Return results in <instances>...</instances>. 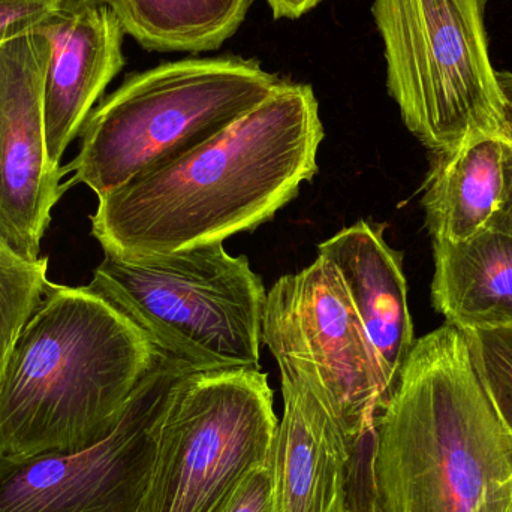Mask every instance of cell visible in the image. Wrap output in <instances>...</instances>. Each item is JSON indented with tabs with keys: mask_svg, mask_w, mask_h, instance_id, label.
<instances>
[{
	"mask_svg": "<svg viewBox=\"0 0 512 512\" xmlns=\"http://www.w3.org/2000/svg\"><path fill=\"white\" fill-rule=\"evenodd\" d=\"M322 140L312 86L282 81L213 140L99 197L92 236L135 261L254 231L316 176Z\"/></svg>",
	"mask_w": 512,
	"mask_h": 512,
	"instance_id": "1",
	"label": "cell"
},
{
	"mask_svg": "<svg viewBox=\"0 0 512 512\" xmlns=\"http://www.w3.org/2000/svg\"><path fill=\"white\" fill-rule=\"evenodd\" d=\"M376 441L373 512H512V438L459 328L415 340Z\"/></svg>",
	"mask_w": 512,
	"mask_h": 512,
	"instance_id": "2",
	"label": "cell"
},
{
	"mask_svg": "<svg viewBox=\"0 0 512 512\" xmlns=\"http://www.w3.org/2000/svg\"><path fill=\"white\" fill-rule=\"evenodd\" d=\"M156 355L146 334L89 286L51 283L0 378V460L104 441Z\"/></svg>",
	"mask_w": 512,
	"mask_h": 512,
	"instance_id": "3",
	"label": "cell"
},
{
	"mask_svg": "<svg viewBox=\"0 0 512 512\" xmlns=\"http://www.w3.org/2000/svg\"><path fill=\"white\" fill-rule=\"evenodd\" d=\"M256 60L236 56L179 60L129 75L81 129L78 155L65 165L69 186L108 194L165 167L230 128L282 83Z\"/></svg>",
	"mask_w": 512,
	"mask_h": 512,
	"instance_id": "4",
	"label": "cell"
},
{
	"mask_svg": "<svg viewBox=\"0 0 512 512\" xmlns=\"http://www.w3.org/2000/svg\"><path fill=\"white\" fill-rule=\"evenodd\" d=\"M87 286L194 372L261 369L267 291L224 243L135 261L105 255Z\"/></svg>",
	"mask_w": 512,
	"mask_h": 512,
	"instance_id": "5",
	"label": "cell"
},
{
	"mask_svg": "<svg viewBox=\"0 0 512 512\" xmlns=\"http://www.w3.org/2000/svg\"><path fill=\"white\" fill-rule=\"evenodd\" d=\"M387 89L403 123L436 155L475 135L512 141L489 54L484 0H373Z\"/></svg>",
	"mask_w": 512,
	"mask_h": 512,
	"instance_id": "6",
	"label": "cell"
},
{
	"mask_svg": "<svg viewBox=\"0 0 512 512\" xmlns=\"http://www.w3.org/2000/svg\"><path fill=\"white\" fill-rule=\"evenodd\" d=\"M279 420L267 373L189 372L168 408L141 512H219L271 459Z\"/></svg>",
	"mask_w": 512,
	"mask_h": 512,
	"instance_id": "7",
	"label": "cell"
},
{
	"mask_svg": "<svg viewBox=\"0 0 512 512\" xmlns=\"http://www.w3.org/2000/svg\"><path fill=\"white\" fill-rule=\"evenodd\" d=\"M262 343L279 369L297 370L330 408L346 447L376 429L393 394L339 271L324 256L276 280Z\"/></svg>",
	"mask_w": 512,
	"mask_h": 512,
	"instance_id": "8",
	"label": "cell"
},
{
	"mask_svg": "<svg viewBox=\"0 0 512 512\" xmlns=\"http://www.w3.org/2000/svg\"><path fill=\"white\" fill-rule=\"evenodd\" d=\"M189 372L158 352L104 441L78 453L0 460V512H141L168 408Z\"/></svg>",
	"mask_w": 512,
	"mask_h": 512,
	"instance_id": "9",
	"label": "cell"
},
{
	"mask_svg": "<svg viewBox=\"0 0 512 512\" xmlns=\"http://www.w3.org/2000/svg\"><path fill=\"white\" fill-rule=\"evenodd\" d=\"M47 39L39 30L0 47V243L38 259L51 212L69 183L45 146L42 90Z\"/></svg>",
	"mask_w": 512,
	"mask_h": 512,
	"instance_id": "10",
	"label": "cell"
},
{
	"mask_svg": "<svg viewBox=\"0 0 512 512\" xmlns=\"http://www.w3.org/2000/svg\"><path fill=\"white\" fill-rule=\"evenodd\" d=\"M39 32L50 54L42 90L45 146L53 167H62L69 144L108 84L125 66V30L108 3L66 0Z\"/></svg>",
	"mask_w": 512,
	"mask_h": 512,
	"instance_id": "11",
	"label": "cell"
},
{
	"mask_svg": "<svg viewBox=\"0 0 512 512\" xmlns=\"http://www.w3.org/2000/svg\"><path fill=\"white\" fill-rule=\"evenodd\" d=\"M279 370L283 415L271 451L274 512H346L342 429L300 372Z\"/></svg>",
	"mask_w": 512,
	"mask_h": 512,
	"instance_id": "12",
	"label": "cell"
},
{
	"mask_svg": "<svg viewBox=\"0 0 512 512\" xmlns=\"http://www.w3.org/2000/svg\"><path fill=\"white\" fill-rule=\"evenodd\" d=\"M385 225L358 221L318 246L339 271L391 387L415 345L403 258L384 239Z\"/></svg>",
	"mask_w": 512,
	"mask_h": 512,
	"instance_id": "13",
	"label": "cell"
},
{
	"mask_svg": "<svg viewBox=\"0 0 512 512\" xmlns=\"http://www.w3.org/2000/svg\"><path fill=\"white\" fill-rule=\"evenodd\" d=\"M512 141L475 135L438 155L421 204L432 240L465 242L489 228L508 195Z\"/></svg>",
	"mask_w": 512,
	"mask_h": 512,
	"instance_id": "14",
	"label": "cell"
},
{
	"mask_svg": "<svg viewBox=\"0 0 512 512\" xmlns=\"http://www.w3.org/2000/svg\"><path fill=\"white\" fill-rule=\"evenodd\" d=\"M432 304L462 331L512 325V234L490 225L465 242L433 240Z\"/></svg>",
	"mask_w": 512,
	"mask_h": 512,
	"instance_id": "15",
	"label": "cell"
},
{
	"mask_svg": "<svg viewBox=\"0 0 512 512\" xmlns=\"http://www.w3.org/2000/svg\"><path fill=\"white\" fill-rule=\"evenodd\" d=\"M252 0H111L126 35L150 51L216 50L236 35Z\"/></svg>",
	"mask_w": 512,
	"mask_h": 512,
	"instance_id": "16",
	"label": "cell"
},
{
	"mask_svg": "<svg viewBox=\"0 0 512 512\" xmlns=\"http://www.w3.org/2000/svg\"><path fill=\"white\" fill-rule=\"evenodd\" d=\"M50 286L48 258H24L0 243V378L15 342Z\"/></svg>",
	"mask_w": 512,
	"mask_h": 512,
	"instance_id": "17",
	"label": "cell"
},
{
	"mask_svg": "<svg viewBox=\"0 0 512 512\" xmlns=\"http://www.w3.org/2000/svg\"><path fill=\"white\" fill-rule=\"evenodd\" d=\"M463 333L478 378L512 438V325Z\"/></svg>",
	"mask_w": 512,
	"mask_h": 512,
	"instance_id": "18",
	"label": "cell"
},
{
	"mask_svg": "<svg viewBox=\"0 0 512 512\" xmlns=\"http://www.w3.org/2000/svg\"><path fill=\"white\" fill-rule=\"evenodd\" d=\"M376 429L348 445L345 468V511L373 512L375 508Z\"/></svg>",
	"mask_w": 512,
	"mask_h": 512,
	"instance_id": "19",
	"label": "cell"
},
{
	"mask_svg": "<svg viewBox=\"0 0 512 512\" xmlns=\"http://www.w3.org/2000/svg\"><path fill=\"white\" fill-rule=\"evenodd\" d=\"M66 0H0V47L38 30Z\"/></svg>",
	"mask_w": 512,
	"mask_h": 512,
	"instance_id": "20",
	"label": "cell"
},
{
	"mask_svg": "<svg viewBox=\"0 0 512 512\" xmlns=\"http://www.w3.org/2000/svg\"><path fill=\"white\" fill-rule=\"evenodd\" d=\"M219 512H274L271 459L252 469Z\"/></svg>",
	"mask_w": 512,
	"mask_h": 512,
	"instance_id": "21",
	"label": "cell"
},
{
	"mask_svg": "<svg viewBox=\"0 0 512 512\" xmlns=\"http://www.w3.org/2000/svg\"><path fill=\"white\" fill-rule=\"evenodd\" d=\"M322 2L324 0H267L276 20H280V18L297 20L315 9L316 6L321 5Z\"/></svg>",
	"mask_w": 512,
	"mask_h": 512,
	"instance_id": "22",
	"label": "cell"
},
{
	"mask_svg": "<svg viewBox=\"0 0 512 512\" xmlns=\"http://www.w3.org/2000/svg\"><path fill=\"white\" fill-rule=\"evenodd\" d=\"M495 227L502 228V230L510 231L512 234V156L510 164V176H508V195L505 201L504 209L499 213L498 218L493 221Z\"/></svg>",
	"mask_w": 512,
	"mask_h": 512,
	"instance_id": "23",
	"label": "cell"
},
{
	"mask_svg": "<svg viewBox=\"0 0 512 512\" xmlns=\"http://www.w3.org/2000/svg\"><path fill=\"white\" fill-rule=\"evenodd\" d=\"M499 87H501L502 96H504L505 105L508 111L512 113V72L496 71Z\"/></svg>",
	"mask_w": 512,
	"mask_h": 512,
	"instance_id": "24",
	"label": "cell"
},
{
	"mask_svg": "<svg viewBox=\"0 0 512 512\" xmlns=\"http://www.w3.org/2000/svg\"><path fill=\"white\" fill-rule=\"evenodd\" d=\"M77 2L108 3V5H111V0H77Z\"/></svg>",
	"mask_w": 512,
	"mask_h": 512,
	"instance_id": "25",
	"label": "cell"
}]
</instances>
